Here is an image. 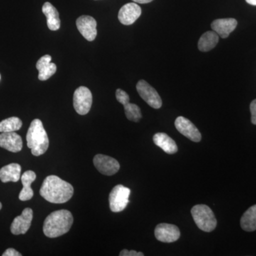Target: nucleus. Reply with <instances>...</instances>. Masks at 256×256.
<instances>
[{
	"label": "nucleus",
	"mask_w": 256,
	"mask_h": 256,
	"mask_svg": "<svg viewBox=\"0 0 256 256\" xmlns=\"http://www.w3.org/2000/svg\"><path fill=\"white\" fill-rule=\"evenodd\" d=\"M73 186L56 175L45 178L40 188V195L47 202L64 204L69 201L74 195Z\"/></svg>",
	"instance_id": "obj_1"
},
{
	"label": "nucleus",
	"mask_w": 256,
	"mask_h": 256,
	"mask_svg": "<svg viewBox=\"0 0 256 256\" xmlns=\"http://www.w3.org/2000/svg\"><path fill=\"white\" fill-rule=\"evenodd\" d=\"M74 223V217L68 210L52 212L44 223V234L48 238H57L68 233Z\"/></svg>",
	"instance_id": "obj_2"
},
{
	"label": "nucleus",
	"mask_w": 256,
	"mask_h": 256,
	"mask_svg": "<svg viewBox=\"0 0 256 256\" xmlns=\"http://www.w3.org/2000/svg\"><path fill=\"white\" fill-rule=\"evenodd\" d=\"M26 142L33 156H42L48 150L50 140L40 119H34L31 122L26 134Z\"/></svg>",
	"instance_id": "obj_3"
},
{
	"label": "nucleus",
	"mask_w": 256,
	"mask_h": 256,
	"mask_svg": "<svg viewBox=\"0 0 256 256\" xmlns=\"http://www.w3.org/2000/svg\"><path fill=\"white\" fill-rule=\"evenodd\" d=\"M191 213L197 226L205 232H212L217 226V220L210 208L205 204L196 205Z\"/></svg>",
	"instance_id": "obj_4"
},
{
	"label": "nucleus",
	"mask_w": 256,
	"mask_h": 256,
	"mask_svg": "<svg viewBox=\"0 0 256 256\" xmlns=\"http://www.w3.org/2000/svg\"><path fill=\"white\" fill-rule=\"evenodd\" d=\"M130 190L122 184H118L112 188L109 195V204L111 212L118 213L122 212L129 203Z\"/></svg>",
	"instance_id": "obj_5"
},
{
	"label": "nucleus",
	"mask_w": 256,
	"mask_h": 256,
	"mask_svg": "<svg viewBox=\"0 0 256 256\" xmlns=\"http://www.w3.org/2000/svg\"><path fill=\"white\" fill-rule=\"evenodd\" d=\"M92 96L88 88L80 86L74 94V107L77 114L84 116L92 108Z\"/></svg>",
	"instance_id": "obj_6"
},
{
	"label": "nucleus",
	"mask_w": 256,
	"mask_h": 256,
	"mask_svg": "<svg viewBox=\"0 0 256 256\" xmlns=\"http://www.w3.org/2000/svg\"><path fill=\"white\" fill-rule=\"evenodd\" d=\"M136 88L139 95L150 107L159 109L162 106V101L156 89L144 80L138 82Z\"/></svg>",
	"instance_id": "obj_7"
},
{
	"label": "nucleus",
	"mask_w": 256,
	"mask_h": 256,
	"mask_svg": "<svg viewBox=\"0 0 256 256\" xmlns=\"http://www.w3.org/2000/svg\"><path fill=\"white\" fill-rule=\"evenodd\" d=\"M116 98L120 104L124 106V114L129 120L138 122L142 118V112L139 106L130 102V96L122 89H117Z\"/></svg>",
	"instance_id": "obj_8"
},
{
	"label": "nucleus",
	"mask_w": 256,
	"mask_h": 256,
	"mask_svg": "<svg viewBox=\"0 0 256 256\" xmlns=\"http://www.w3.org/2000/svg\"><path fill=\"white\" fill-rule=\"evenodd\" d=\"M94 164L99 172L107 176L116 174L120 168L117 160L104 154H97L94 156Z\"/></svg>",
	"instance_id": "obj_9"
},
{
	"label": "nucleus",
	"mask_w": 256,
	"mask_h": 256,
	"mask_svg": "<svg viewBox=\"0 0 256 256\" xmlns=\"http://www.w3.org/2000/svg\"><path fill=\"white\" fill-rule=\"evenodd\" d=\"M176 130L193 142H198L201 141L202 134L198 128L194 126L190 120L186 118L180 116L176 119L174 122Z\"/></svg>",
	"instance_id": "obj_10"
},
{
	"label": "nucleus",
	"mask_w": 256,
	"mask_h": 256,
	"mask_svg": "<svg viewBox=\"0 0 256 256\" xmlns=\"http://www.w3.org/2000/svg\"><path fill=\"white\" fill-rule=\"evenodd\" d=\"M76 26L82 36L88 42H92L97 36V22L90 16H80L77 18Z\"/></svg>",
	"instance_id": "obj_11"
},
{
	"label": "nucleus",
	"mask_w": 256,
	"mask_h": 256,
	"mask_svg": "<svg viewBox=\"0 0 256 256\" xmlns=\"http://www.w3.org/2000/svg\"><path fill=\"white\" fill-rule=\"evenodd\" d=\"M154 236L160 242H173L180 238V230L173 224H160L154 230Z\"/></svg>",
	"instance_id": "obj_12"
},
{
	"label": "nucleus",
	"mask_w": 256,
	"mask_h": 256,
	"mask_svg": "<svg viewBox=\"0 0 256 256\" xmlns=\"http://www.w3.org/2000/svg\"><path fill=\"white\" fill-rule=\"evenodd\" d=\"M33 220V210L32 208H26L23 210L22 213L16 216L12 224L10 230L14 235L25 234L31 226Z\"/></svg>",
	"instance_id": "obj_13"
},
{
	"label": "nucleus",
	"mask_w": 256,
	"mask_h": 256,
	"mask_svg": "<svg viewBox=\"0 0 256 256\" xmlns=\"http://www.w3.org/2000/svg\"><path fill=\"white\" fill-rule=\"evenodd\" d=\"M142 10L136 2L128 3L120 10L118 20L124 25L132 24L140 16Z\"/></svg>",
	"instance_id": "obj_14"
},
{
	"label": "nucleus",
	"mask_w": 256,
	"mask_h": 256,
	"mask_svg": "<svg viewBox=\"0 0 256 256\" xmlns=\"http://www.w3.org/2000/svg\"><path fill=\"white\" fill-rule=\"evenodd\" d=\"M0 146L12 152H18L22 149V139L15 132H2L0 134Z\"/></svg>",
	"instance_id": "obj_15"
},
{
	"label": "nucleus",
	"mask_w": 256,
	"mask_h": 256,
	"mask_svg": "<svg viewBox=\"0 0 256 256\" xmlns=\"http://www.w3.org/2000/svg\"><path fill=\"white\" fill-rule=\"evenodd\" d=\"M238 22L233 18H220L212 23V28L222 38L228 37L230 34L236 28Z\"/></svg>",
	"instance_id": "obj_16"
},
{
	"label": "nucleus",
	"mask_w": 256,
	"mask_h": 256,
	"mask_svg": "<svg viewBox=\"0 0 256 256\" xmlns=\"http://www.w3.org/2000/svg\"><path fill=\"white\" fill-rule=\"evenodd\" d=\"M52 56L44 55L37 62L36 67L38 72V78L40 80H46L56 72L57 67L52 63Z\"/></svg>",
	"instance_id": "obj_17"
},
{
	"label": "nucleus",
	"mask_w": 256,
	"mask_h": 256,
	"mask_svg": "<svg viewBox=\"0 0 256 256\" xmlns=\"http://www.w3.org/2000/svg\"><path fill=\"white\" fill-rule=\"evenodd\" d=\"M36 175L34 172L28 170L25 172L21 176L22 183L23 188L20 192L18 195V198L21 201H28L31 200L34 196V192L31 188L32 182L36 180Z\"/></svg>",
	"instance_id": "obj_18"
},
{
	"label": "nucleus",
	"mask_w": 256,
	"mask_h": 256,
	"mask_svg": "<svg viewBox=\"0 0 256 256\" xmlns=\"http://www.w3.org/2000/svg\"><path fill=\"white\" fill-rule=\"evenodd\" d=\"M42 12L46 16L47 26L52 31H57L60 26V20L58 10L50 2H46L42 6Z\"/></svg>",
	"instance_id": "obj_19"
},
{
	"label": "nucleus",
	"mask_w": 256,
	"mask_h": 256,
	"mask_svg": "<svg viewBox=\"0 0 256 256\" xmlns=\"http://www.w3.org/2000/svg\"><path fill=\"white\" fill-rule=\"evenodd\" d=\"M153 141L156 146H160L168 154H173L178 152V148L176 142L166 133H156L153 137Z\"/></svg>",
	"instance_id": "obj_20"
},
{
	"label": "nucleus",
	"mask_w": 256,
	"mask_h": 256,
	"mask_svg": "<svg viewBox=\"0 0 256 256\" xmlns=\"http://www.w3.org/2000/svg\"><path fill=\"white\" fill-rule=\"evenodd\" d=\"M22 168L20 164L12 163L0 170V180L3 183L16 182L21 178Z\"/></svg>",
	"instance_id": "obj_21"
},
{
	"label": "nucleus",
	"mask_w": 256,
	"mask_h": 256,
	"mask_svg": "<svg viewBox=\"0 0 256 256\" xmlns=\"http://www.w3.org/2000/svg\"><path fill=\"white\" fill-rule=\"evenodd\" d=\"M220 37L214 31H208L204 34L198 42V48L202 52H210L218 44Z\"/></svg>",
	"instance_id": "obj_22"
},
{
	"label": "nucleus",
	"mask_w": 256,
	"mask_h": 256,
	"mask_svg": "<svg viewBox=\"0 0 256 256\" xmlns=\"http://www.w3.org/2000/svg\"><path fill=\"white\" fill-rule=\"evenodd\" d=\"M240 226L242 230L248 232L256 230V205L250 207L242 216Z\"/></svg>",
	"instance_id": "obj_23"
},
{
	"label": "nucleus",
	"mask_w": 256,
	"mask_h": 256,
	"mask_svg": "<svg viewBox=\"0 0 256 256\" xmlns=\"http://www.w3.org/2000/svg\"><path fill=\"white\" fill-rule=\"evenodd\" d=\"M22 126V121L18 118L12 117L0 122V132H16Z\"/></svg>",
	"instance_id": "obj_24"
},
{
	"label": "nucleus",
	"mask_w": 256,
	"mask_h": 256,
	"mask_svg": "<svg viewBox=\"0 0 256 256\" xmlns=\"http://www.w3.org/2000/svg\"><path fill=\"white\" fill-rule=\"evenodd\" d=\"M120 256H144V254L142 252H137L136 250H128L127 249H124L119 254Z\"/></svg>",
	"instance_id": "obj_25"
},
{
	"label": "nucleus",
	"mask_w": 256,
	"mask_h": 256,
	"mask_svg": "<svg viewBox=\"0 0 256 256\" xmlns=\"http://www.w3.org/2000/svg\"><path fill=\"white\" fill-rule=\"evenodd\" d=\"M250 112H252V124H256V99L252 101L250 106Z\"/></svg>",
	"instance_id": "obj_26"
},
{
	"label": "nucleus",
	"mask_w": 256,
	"mask_h": 256,
	"mask_svg": "<svg viewBox=\"0 0 256 256\" xmlns=\"http://www.w3.org/2000/svg\"><path fill=\"white\" fill-rule=\"evenodd\" d=\"M3 256H22V254L14 248H8V250H5L4 254H2Z\"/></svg>",
	"instance_id": "obj_27"
},
{
	"label": "nucleus",
	"mask_w": 256,
	"mask_h": 256,
	"mask_svg": "<svg viewBox=\"0 0 256 256\" xmlns=\"http://www.w3.org/2000/svg\"><path fill=\"white\" fill-rule=\"evenodd\" d=\"M136 3H139V4H146V3L151 2L153 0H132Z\"/></svg>",
	"instance_id": "obj_28"
},
{
	"label": "nucleus",
	"mask_w": 256,
	"mask_h": 256,
	"mask_svg": "<svg viewBox=\"0 0 256 256\" xmlns=\"http://www.w3.org/2000/svg\"><path fill=\"white\" fill-rule=\"evenodd\" d=\"M247 3H248L249 4L254 5V6H256V0H246Z\"/></svg>",
	"instance_id": "obj_29"
},
{
	"label": "nucleus",
	"mask_w": 256,
	"mask_h": 256,
	"mask_svg": "<svg viewBox=\"0 0 256 256\" xmlns=\"http://www.w3.org/2000/svg\"><path fill=\"white\" fill-rule=\"evenodd\" d=\"M2 207V205L1 202H0V210H1Z\"/></svg>",
	"instance_id": "obj_30"
},
{
	"label": "nucleus",
	"mask_w": 256,
	"mask_h": 256,
	"mask_svg": "<svg viewBox=\"0 0 256 256\" xmlns=\"http://www.w3.org/2000/svg\"><path fill=\"white\" fill-rule=\"evenodd\" d=\"M0 78H1V76H0Z\"/></svg>",
	"instance_id": "obj_31"
}]
</instances>
